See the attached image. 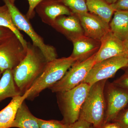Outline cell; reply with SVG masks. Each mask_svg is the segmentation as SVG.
<instances>
[{
    "mask_svg": "<svg viewBox=\"0 0 128 128\" xmlns=\"http://www.w3.org/2000/svg\"><path fill=\"white\" fill-rule=\"evenodd\" d=\"M100 128H122L115 123L108 122L104 124Z\"/></svg>",
    "mask_w": 128,
    "mask_h": 128,
    "instance_id": "obj_29",
    "label": "cell"
},
{
    "mask_svg": "<svg viewBox=\"0 0 128 128\" xmlns=\"http://www.w3.org/2000/svg\"><path fill=\"white\" fill-rule=\"evenodd\" d=\"M30 92L28 89L23 95L12 98L9 104L0 111V128H11L18 108L27 98Z\"/></svg>",
    "mask_w": 128,
    "mask_h": 128,
    "instance_id": "obj_15",
    "label": "cell"
},
{
    "mask_svg": "<svg viewBox=\"0 0 128 128\" xmlns=\"http://www.w3.org/2000/svg\"><path fill=\"white\" fill-rule=\"evenodd\" d=\"M76 62L75 59L70 56L57 58L47 62L42 73L29 88L30 93L26 99L33 100L43 90L59 81Z\"/></svg>",
    "mask_w": 128,
    "mask_h": 128,
    "instance_id": "obj_3",
    "label": "cell"
},
{
    "mask_svg": "<svg viewBox=\"0 0 128 128\" xmlns=\"http://www.w3.org/2000/svg\"><path fill=\"white\" fill-rule=\"evenodd\" d=\"M14 34L9 28L0 26V41L11 37Z\"/></svg>",
    "mask_w": 128,
    "mask_h": 128,
    "instance_id": "obj_28",
    "label": "cell"
},
{
    "mask_svg": "<svg viewBox=\"0 0 128 128\" xmlns=\"http://www.w3.org/2000/svg\"><path fill=\"white\" fill-rule=\"evenodd\" d=\"M113 84L128 91V69L119 78L112 82Z\"/></svg>",
    "mask_w": 128,
    "mask_h": 128,
    "instance_id": "obj_24",
    "label": "cell"
},
{
    "mask_svg": "<svg viewBox=\"0 0 128 128\" xmlns=\"http://www.w3.org/2000/svg\"><path fill=\"white\" fill-rule=\"evenodd\" d=\"M35 11L42 22L50 26L58 17L73 13L58 0H44L37 6Z\"/></svg>",
    "mask_w": 128,
    "mask_h": 128,
    "instance_id": "obj_13",
    "label": "cell"
},
{
    "mask_svg": "<svg viewBox=\"0 0 128 128\" xmlns=\"http://www.w3.org/2000/svg\"><path fill=\"white\" fill-rule=\"evenodd\" d=\"M0 26L9 28L18 37L25 49H27L28 42L16 27L12 20L11 14L6 5L0 6Z\"/></svg>",
    "mask_w": 128,
    "mask_h": 128,
    "instance_id": "obj_20",
    "label": "cell"
},
{
    "mask_svg": "<svg viewBox=\"0 0 128 128\" xmlns=\"http://www.w3.org/2000/svg\"><path fill=\"white\" fill-rule=\"evenodd\" d=\"M47 62L41 50L28 42L25 57L13 70L14 82L22 95L42 74Z\"/></svg>",
    "mask_w": 128,
    "mask_h": 128,
    "instance_id": "obj_1",
    "label": "cell"
},
{
    "mask_svg": "<svg viewBox=\"0 0 128 128\" xmlns=\"http://www.w3.org/2000/svg\"><path fill=\"white\" fill-rule=\"evenodd\" d=\"M29 7L26 16L28 19L33 18L36 14L35 9L37 6L44 0H28Z\"/></svg>",
    "mask_w": 128,
    "mask_h": 128,
    "instance_id": "obj_25",
    "label": "cell"
},
{
    "mask_svg": "<svg viewBox=\"0 0 128 128\" xmlns=\"http://www.w3.org/2000/svg\"><path fill=\"white\" fill-rule=\"evenodd\" d=\"M62 128H72L71 125L69 124H64V125Z\"/></svg>",
    "mask_w": 128,
    "mask_h": 128,
    "instance_id": "obj_32",
    "label": "cell"
},
{
    "mask_svg": "<svg viewBox=\"0 0 128 128\" xmlns=\"http://www.w3.org/2000/svg\"><path fill=\"white\" fill-rule=\"evenodd\" d=\"M128 67V56L112 57L95 63L82 82L91 86L96 82L112 78L120 69Z\"/></svg>",
    "mask_w": 128,
    "mask_h": 128,
    "instance_id": "obj_8",
    "label": "cell"
},
{
    "mask_svg": "<svg viewBox=\"0 0 128 128\" xmlns=\"http://www.w3.org/2000/svg\"><path fill=\"white\" fill-rule=\"evenodd\" d=\"M3 1L9 8L16 27L19 31H23L29 36L32 40V44L41 50L47 62L57 58V55L55 48L44 43L42 38L34 31L26 16L22 14L14 3L9 0Z\"/></svg>",
    "mask_w": 128,
    "mask_h": 128,
    "instance_id": "obj_5",
    "label": "cell"
},
{
    "mask_svg": "<svg viewBox=\"0 0 128 128\" xmlns=\"http://www.w3.org/2000/svg\"><path fill=\"white\" fill-rule=\"evenodd\" d=\"M109 24L114 36L123 42L128 38V11L117 10Z\"/></svg>",
    "mask_w": 128,
    "mask_h": 128,
    "instance_id": "obj_16",
    "label": "cell"
},
{
    "mask_svg": "<svg viewBox=\"0 0 128 128\" xmlns=\"http://www.w3.org/2000/svg\"><path fill=\"white\" fill-rule=\"evenodd\" d=\"M107 91L106 108L104 124L113 121L128 104V91L112 83L109 85Z\"/></svg>",
    "mask_w": 128,
    "mask_h": 128,
    "instance_id": "obj_9",
    "label": "cell"
},
{
    "mask_svg": "<svg viewBox=\"0 0 128 128\" xmlns=\"http://www.w3.org/2000/svg\"><path fill=\"white\" fill-rule=\"evenodd\" d=\"M26 52L15 34L0 41V70L2 73L7 69L13 70L24 58Z\"/></svg>",
    "mask_w": 128,
    "mask_h": 128,
    "instance_id": "obj_7",
    "label": "cell"
},
{
    "mask_svg": "<svg viewBox=\"0 0 128 128\" xmlns=\"http://www.w3.org/2000/svg\"><path fill=\"white\" fill-rule=\"evenodd\" d=\"M2 74V72L0 70V76Z\"/></svg>",
    "mask_w": 128,
    "mask_h": 128,
    "instance_id": "obj_34",
    "label": "cell"
},
{
    "mask_svg": "<svg viewBox=\"0 0 128 128\" xmlns=\"http://www.w3.org/2000/svg\"><path fill=\"white\" fill-rule=\"evenodd\" d=\"M2 74L0 80V102L8 98L22 95L14 82L13 70L7 69Z\"/></svg>",
    "mask_w": 128,
    "mask_h": 128,
    "instance_id": "obj_17",
    "label": "cell"
},
{
    "mask_svg": "<svg viewBox=\"0 0 128 128\" xmlns=\"http://www.w3.org/2000/svg\"><path fill=\"white\" fill-rule=\"evenodd\" d=\"M123 42L125 48H126V49H127V50L128 51V38L126 41H124Z\"/></svg>",
    "mask_w": 128,
    "mask_h": 128,
    "instance_id": "obj_31",
    "label": "cell"
},
{
    "mask_svg": "<svg viewBox=\"0 0 128 128\" xmlns=\"http://www.w3.org/2000/svg\"><path fill=\"white\" fill-rule=\"evenodd\" d=\"M71 125L72 128H95L91 124L80 119H78Z\"/></svg>",
    "mask_w": 128,
    "mask_h": 128,
    "instance_id": "obj_27",
    "label": "cell"
},
{
    "mask_svg": "<svg viewBox=\"0 0 128 128\" xmlns=\"http://www.w3.org/2000/svg\"><path fill=\"white\" fill-rule=\"evenodd\" d=\"M76 15L88 12L86 0H58Z\"/></svg>",
    "mask_w": 128,
    "mask_h": 128,
    "instance_id": "obj_21",
    "label": "cell"
},
{
    "mask_svg": "<svg viewBox=\"0 0 128 128\" xmlns=\"http://www.w3.org/2000/svg\"><path fill=\"white\" fill-rule=\"evenodd\" d=\"M100 48L95 56L96 63L112 57L128 56V51L123 42L113 34L111 31L102 38Z\"/></svg>",
    "mask_w": 128,
    "mask_h": 128,
    "instance_id": "obj_10",
    "label": "cell"
},
{
    "mask_svg": "<svg viewBox=\"0 0 128 128\" xmlns=\"http://www.w3.org/2000/svg\"><path fill=\"white\" fill-rule=\"evenodd\" d=\"M107 80L96 82L90 88L80 111L79 119L100 128L104 122L106 110L104 90Z\"/></svg>",
    "mask_w": 128,
    "mask_h": 128,
    "instance_id": "obj_2",
    "label": "cell"
},
{
    "mask_svg": "<svg viewBox=\"0 0 128 128\" xmlns=\"http://www.w3.org/2000/svg\"><path fill=\"white\" fill-rule=\"evenodd\" d=\"M73 52L70 56L76 61L82 62L96 54L101 45L100 41L92 39L84 35L72 42Z\"/></svg>",
    "mask_w": 128,
    "mask_h": 128,
    "instance_id": "obj_14",
    "label": "cell"
},
{
    "mask_svg": "<svg viewBox=\"0 0 128 128\" xmlns=\"http://www.w3.org/2000/svg\"><path fill=\"white\" fill-rule=\"evenodd\" d=\"M76 15L86 36L100 41L110 31L108 23L94 14L88 12Z\"/></svg>",
    "mask_w": 128,
    "mask_h": 128,
    "instance_id": "obj_11",
    "label": "cell"
},
{
    "mask_svg": "<svg viewBox=\"0 0 128 128\" xmlns=\"http://www.w3.org/2000/svg\"><path fill=\"white\" fill-rule=\"evenodd\" d=\"M50 26L72 42L84 35L80 19L77 15L73 13L58 17Z\"/></svg>",
    "mask_w": 128,
    "mask_h": 128,
    "instance_id": "obj_12",
    "label": "cell"
},
{
    "mask_svg": "<svg viewBox=\"0 0 128 128\" xmlns=\"http://www.w3.org/2000/svg\"><path fill=\"white\" fill-rule=\"evenodd\" d=\"M90 86L82 82L73 89L58 93V103L64 116L62 122L71 125L78 121L81 108Z\"/></svg>",
    "mask_w": 128,
    "mask_h": 128,
    "instance_id": "obj_4",
    "label": "cell"
},
{
    "mask_svg": "<svg viewBox=\"0 0 128 128\" xmlns=\"http://www.w3.org/2000/svg\"><path fill=\"white\" fill-rule=\"evenodd\" d=\"M12 128H39L37 118L31 113L24 101L18 108Z\"/></svg>",
    "mask_w": 128,
    "mask_h": 128,
    "instance_id": "obj_18",
    "label": "cell"
},
{
    "mask_svg": "<svg viewBox=\"0 0 128 128\" xmlns=\"http://www.w3.org/2000/svg\"><path fill=\"white\" fill-rule=\"evenodd\" d=\"M39 128H62L65 124L55 120H44L37 118Z\"/></svg>",
    "mask_w": 128,
    "mask_h": 128,
    "instance_id": "obj_23",
    "label": "cell"
},
{
    "mask_svg": "<svg viewBox=\"0 0 128 128\" xmlns=\"http://www.w3.org/2000/svg\"><path fill=\"white\" fill-rule=\"evenodd\" d=\"M10 0L11 2H12V3H14V2H15L16 0Z\"/></svg>",
    "mask_w": 128,
    "mask_h": 128,
    "instance_id": "obj_33",
    "label": "cell"
},
{
    "mask_svg": "<svg viewBox=\"0 0 128 128\" xmlns=\"http://www.w3.org/2000/svg\"><path fill=\"white\" fill-rule=\"evenodd\" d=\"M95 54L82 62L76 61L64 77L49 89L54 92H64L82 83L96 63Z\"/></svg>",
    "mask_w": 128,
    "mask_h": 128,
    "instance_id": "obj_6",
    "label": "cell"
},
{
    "mask_svg": "<svg viewBox=\"0 0 128 128\" xmlns=\"http://www.w3.org/2000/svg\"><path fill=\"white\" fill-rule=\"evenodd\" d=\"M113 121L122 128H128V104Z\"/></svg>",
    "mask_w": 128,
    "mask_h": 128,
    "instance_id": "obj_22",
    "label": "cell"
},
{
    "mask_svg": "<svg viewBox=\"0 0 128 128\" xmlns=\"http://www.w3.org/2000/svg\"><path fill=\"white\" fill-rule=\"evenodd\" d=\"M104 0L109 4H112L115 3L118 0Z\"/></svg>",
    "mask_w": 128,
    "mask_h": 128,
    "instance_id": "obj_30",
    "label": "cell"
},
{
    "mask_svg": "<svg viewBox=\"0 0 128 128\" xmlns=\"http://www.w3.org/2000/svg\"><path fill=\"white\" fill-rule=\"evenodd\" d=\"M111 5L115 11H128V0H118L115 3Z\"/></svg>",
    "mask_w": 128,
    "mask_h": 128,
    "instance_id": "obj_26",
    "label": "cell"
},
{
    "mask_svg": "<svg viewBox=\"0 0 128 128\" xmlns=\"http://www.w3.org/2000/svg\"><path fill=\"white\" fill-rule=\"evenodd\" d=\"M88 10L109 24L115 12L111 4L104 0H86Z\"/></svg>",
    "mask_w": 128,
    "mask_h": 128,
    "instance_id": "obj_19",
    "label": "cell"
}]
</instances>
